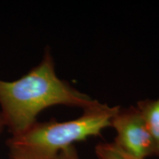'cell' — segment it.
Here are the masks:
<instances>
[{
  "label": "cell",
  "mask_w": 159,
  "mask_h": 159,
  "mask_svg": "<svg viewBox=\"0 0 159 159\" xmlns=\"http://www.w3.org/2000/svg\"><path fill=\"white\" fill-rule=\"evenodd\" d=\"M5 128L6 127L5 122H4V119L2 118V116L1 114H0V135L2 134V133L3 132V130H5Z\"/></svg>",
  "instance_id": "7"
},
{
  "label": "cell",
  "mask_w": 159,
  "mask_h": 159,
  "mask_svg": "<svg viewBox=\"0 0 159 159\" xmlns=\"http://www.w3.org/2000/svg\"><path fill=\"white\" fill-rule=\"evenodd\" d=\"M136 108L144 119L154 145L155 156H159V97L139 101Z\"/></svg>",
  "instance_id": "4"
},
{
  "label": "cell",
  "mask_w": 159,
  "mask_h": 159,
  "mask_svg": "<svg viewBox=\"0 0 159 159\" xmlns=\"http://www.w3.org/2000/svg\"><path fill=\"white\" fill-rule=\"evenodd\" d=\"M111 127L116 132L114 143L129 156L134 159L155 156L152 139L136 107L119 106L111 119Z\"/></svg>",
  "instance_id": "3"
},
{
  "label": "cell",
  "mask_w": 159,
  "mask_h": 159,
  "mask_svg": "<svg viewBox=\"0 0 159 159\" xmlns=\"http://www.w3.org/2000/svg\"><path fill=\"white\" fill-rule=\"evenodd\" d=\"M95 153L99 159H134L123 152L114 142L99 143L95 148Z\"/></svg>",
  "instance_id": "5"
},
{
  "label": "cell",
  "mask_w": 159,
  "mask_h": 159,
  "mask_svg": "<svg viewBox=\"0 0 159 159\" xmlns=\"http://www.w3.org/2000/svg\"><path fill=\"white\" fill-rule=\"evenodd\" d=\"M119 108L98 102L72 120L37 121L6 141L9 159H55L75 142L101 136L102 130L111 127V119Z\"/></svg>",
  "instance_id": "2"
},
{
  "label": "cell",
  "mask_w": 159,
  "mask_h": 159,
  "mask_svg": "<svg viewBox=\"0 0 159 159\" xmlns=\"http://www.w3.org/2000/svg\"><path fill=\"white\" fill-rule=\"evenodd\" d=\"M55 159H80L74 145L61 151Z\"/></svg>",
  "instance_id": "6"
},
{
  "label": "cell",
  "mask_w": 159,
  "mask_h": 159,
  "mask_svg": "<svg viewBox=\"0 0 159 159\" xmlns=\"http://www.w3.org/2000/svg\"><path fill=\"white\" fill-rule=\"evenodd\" d=\"M98 102L57 77L49 49L44 51L41 62L20 78L0 79V114L11 136L27 130L49 107L66 105L84 110Z\"/></svg>",
  "instance_id": "1"
}]
</instances>
